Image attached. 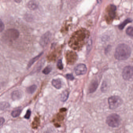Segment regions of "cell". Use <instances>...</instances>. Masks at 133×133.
<instances>
[{
	"instance_id": "4fadbf2b",
	"label": "cell",
	"mask_w": 133,
	"mask_h": 133,
	"mask_svg": "<svg viewBox=\"0 0 133 133\" xmlns=\"http://www.w3.org/2000/svg\"><path fill=\"white\" fill-rule=\"evenodd\" d=\"M28 6L30 10H33L38 8V4L36 1H31L28 3Z\"/></svg>"
},
{
	"instance_id": "52a82bcc",
	"label": "cell",
	"mask_w": 133,
	"mask_h": 133,
	"mask_svg": "<svg viewBox=\"0 0 133 133\" xmlns=\"http://www.w3.org/2000/svg\"><path fill=\"white\" fill-rule=\"evenodd\" d=\"M51 34L49 32H47L43 35L40 39L39 43L43 47L46 46L50 41Z\"/></svg>"
},
{
	"instance_id": "d4e9b609",
	"label": "cell",
	"mask_w": 133,
	"mask_h": 133,
	"mask_svg": "<svg viewBox=\"0 0 133 133\" xmlns=\"http://www.w3.org/2000/svg\"><path fill=\"white\" fill-rule=\"evenodd\" d=\"M31 110L29 109L26 112V114L25 115V118L27 119H29L30 118V116H31Z\"/></svg>"
},
{
	"instance_id": "83f0119b",
	"label": "cell",
	"mask_w": 133,
	"mask_h": 133,
	"mask_svg": "<svg viewBox=\"0 0 133 133\" xmlns=\"http://www.w3.org/2000/svg\"><path fill=\"white\" fill-rule=\"evenodd\" d=\"M5 122V119L3 117H0V126L3 125Z\"/></svg>"
},
{
	"instance_id": "2e32d148",
	"label": "cell",
	"mask_w": 133,
	"mask_h": 133,
	"mask_svg": "<svg viewBox=\"0 0 133 133\" xmlns=\"http://www.w3.org/2000/svg\"><path fill=\"white\" fill-rule=\"evenodd\" d=\"M42 53L40 54L39 55L35 57H34V58L31 59L29 61V62L28 64V68H29L31 67L32 65L37 60H38V59L39 58V57L41 56H42Z\"/></svg>"
},
{
	"instance_id": "603a6c76",
	"label": "cell",
	"mask_w": 133,
	"mask_h": 133,
	"mask_svg": "<svg viewBox=\"0 0 133 133\" xmlns=\"http://www.w3.org/2000/svg\"><path fill=\"white\" fill-rule=\"evenodd\" d=\"M107 84L105 82H103L101 87V91L103 92H105L107 91Z\"/></svg>"
},
{
	"instance_id": "484cf974",
	"label": "cell",
	"mask_w": 133,
	"mask_h": 133,
	"mask_svg": "<svg viewBox=\"0 0 133 133\" xmlns=\"http://www.w3.org/2000/svg\"><path fill=\"white\" fill-rule=\"evenodd\" d=\"M4 29V25L1 19H0V32L3 31Z\"/></svg>"
},
{
	"instance_id": "5bb4252c",
	"label": "cell",
	"mask_w": 133,
	"mask_h": 133,
	"mask_svg": "<svg viewBox=\"0 0 133 133\" xmlns=\"http://www.w3.org/2000/svg\"><path fill=\"white\" fill-rule=\"evenodd\" d=\"M52 84L53 86L57 89H60L61 88V81L59 79H53L52 81Z\"/></svg>"
},
{
	"instance_id": "ffe728a7",
	"label": "cell",
	"mask_w": 133,
	"mask_h": 133,
	"mask_svg": "<svg viewBox=\"0 0 133 133\" xmlns=\"http://www.w3.org/2000/svg\"><path fill=\"white\" fill-rule=\"evenodd\" d=\"M132 22V20L130 18H128L125 20V21L123 22L122 24H121L119 26V28L121 30H122L126 26V25L127 24L130 22Z\"/></svg>"
},
{
	"instance_id": "277c9868",
	"label": "cell",
	"mask_w": 133,
	"mask_h": 133,
	"mask_svg": "<svg viewBox=\"0 0 133 133\" xmlns=\"http://www.w3.org/2000/svg\"><path fill=\"white\" fill-rule=\"evenodd\" d=\"M108 100L109 107L110 109H115L121 106L123 103V99L117 96H110Z\"/></svg>"
},
{
	"instance_id": "7a4b0ae2",
	"label": "cell",
	"mask_w": 133,
	"mask_h": 133,
	"mask_svg": "<svg viewBox=\"0 0 133 133\" xmlns=\"http://www.w3.org/2000/svg\"><path fill=\"white\" fill-rule=\"evenodd\" d=\"M131 52V49L128 45L119 44L116 48L114 56L119 60H125L130 57Z\"/></svg>"
},
{
	"instance_id": "7402d4cb",
	"label": "cell",
	"mask_w": 133,
	"mask_h": 133,
	"mask_svg": "<svg viewBox=\"0 0 133 133\" xmlns=\"http://www.w3.org/2000/svg\"><path fill=\"white\" fill-rule=\"evenodd\" d=\"M126 33L128 35L131 36H133V28L132 27H128L126 30Z\"/></svg>"
},
{
	"instance_id": "e0dca14e",
	"label": "cell",
	"mask_w": 133,
	"mask_h": 133,
	"mask_svg": "<svg viewBox=\"0 0 133 133\" xmlns=\"http://www.w3.org/2000/svg\"><path fill=\"white\" fill-rule=\"evenodd\" d=\"M37 89V86L35 85H33L27 88V92L28 93L32 94L35 92Z\"/></svg>"
},
{
	"instance_id": "4316f807",
	"label": "cell",
	"mask_w": 133,
	"mask_h": 133,
	"mask_svg": "<svg viewBox=\"0 0 133 133\" xmlns=\"http://www.w3.org/2000/svg\"><path fill=\"white\" fill-rule=\"evenodd\" d=\"M66 77L67 79L71 80V81H72V80L74 79V76L72 75V74H67L66 75Z\"/></svg>"
},
{
	"instance_id": "9a60e30c",
	"label": "cell",
	"mask_w": 133,
	"mask_h": 133,
	"mask_svg": "<svg viewBox=\"0 0 133 133\" xmlns=\"http://www.w3.org/2000/svg\"><path fill=\"white\" fill-rule=\"evenodd\" d=\"M69 95V92L67 90H65L63 91L61 96V100L63 102H66L68 99Z\"/></svg>"
},
{
	"instance_id": "30bf717a",
	"label": "cell",
	"mask_w": 133,
	"mask_h": 133,
	"mask_svg": "<svg viewBox=\"0 0 133 133\" xmlns=\"http://www.w3.org/2000/svg\"><path fill=\"white\" fill-rule=\"evenodd\" d=\"M98 83L97 80H94L92 81L89 85V92L90 93H92L95 91L98 88Z\"/></svg>"
},
{
	"instance_id": "5b68a950",
	"label": "cell",
	"mask_w": 133,
	"mask_h": 133,
	"mask_svg": "<svg viewBox=\"0 0 133 133\" xmlns=\"http://www.w3.org/2000/svg\"><path fill=\"white\" fill-rule=\"evenodd\" d=\"M19 31L15 29H10L6 30L4 34V38L6 40L12 41L16 40L19 37Z\"/></svg>"
},
{
	"instance_id": "8fae6325",
	"label": "cell",
	"mask_w": 133,
	"mask_h": 133,
	"mask_svg": "<svg viewBox=\"0 0 133 133\" xmlns=\"http://www.w3.org/2000/svg\"><path fill=\"white\" fill-rule=\"evenodd\" d=\"M116 6L114 5H110L109 8L108 10V17L110 18V19H113L115 17V11H116Z\"/></svg>"
},
{
	"instance_id": "3957f363",
	"label": "cell",
	"mask_w": 133,
	"mask_h": 133,
	"mask_svg": "<svg viewBox=\"0 0 133 133\" xmlns=\"http://www.w3.org/2000/svg\"><path fill=\"white\" fill-rule=\"evenodd\" d=\"M106 122L110 127L116 128L120 125L121 119L118 114L115 113L111 114L107 116Z\"/></svg>"
},
{
	"instance_id": "ac0fdd59",
	"label": "cell",
	"mask_w": 133,
	"mask_h": 133,
	"mask_svg": "<svg viewBox=\"0 0 133 133\" xmlns=\"http://www.w3.org/2000/svg\"><path fill=\"white\" fill-rule=\"evenodd\" d=\"M10 107V104L6 102H1L0 103V110H5Z\"/></svg>"
},
{
	"instance_id": "d6986e66",
	"label": "cell",
	"mask_w": 133,
	"mask_h": 133,
	"mask_svg": "<svg viewBox=\"0 0 133 133\" xmlns=\"http://www.w3.org/2000/svg\"><path fill=\"white\" fill-rule=\"evenodd\" d=\"M22 110L20 109H17L13 110L11 112V116L14 117H17L21 114Z\"/></svg>"
},
{
	"instance_id": "9c48e42d",
	"label": "cell",
	"mask_w": 133,
	"mask_h": 133,
	"mask_svg": "<svg viewBox=\"0 0 133 133\" xmlns=\"http://www.w3.org/2000/svg\"><path fill=\"white\" fill-rule=\"evenodd\" d=\"M67 61L68 63H74L77 59V55L76 53L73 51H69L66 56Z\"/></svg>"
},
{
	"instance_id": "7c38bea8",
	"label": "cell",
	"mask_w": 133,
	"mask_h": 133,
	"mask_svg": "<svg viewBox=\"0 0 133 133\" xmlns=\"http://www.w3.org/2000/svg\"><path fill=\"white\" fill-rule=\"evenodd\" d=\"M11 98L14 100H17L20 99L22 97V94L20 91H14L11 95Z\"/></svg>"
},
{
	"instance_id": "cb8c5ba5",
	"label": "cell",
	"mask_w": 133,
	"mask_h": 133,
	"mask_svg": "<svg viewBox=\"0 0 133 133\" xmlns=\"http://www.w3.org/2000/svg\"><path fill=\"white\" fill-rule=\"evenodd\" d=\"M57 66L59 70H62L63 68V66L61 60H59L57 62Z\"/></svg>"
},
{
	"instance_id": "6da1fadb",
	"label": "cell",
	"mask_w": 133,
	"mask_h": 133,
	"mask_svg": "<svg viewBox=\"0 0 133 133\" xmlns=\"http://www.w3.org/2000/svg\"><path fill=\"white\" fill-rule=\"evenodd\" d=\"M87 36L86 31L82 30L77 32L70 38L69 45L73 49H78L83 45Z\"/></svg>"
},
{
	"instance_id": "44dd1931",
	"label": "cell",
	"mask_w": 133,
	"mask_h": 133,
	"mask_svg": "<svg viewBox=\"0 0 133 133\" xmlns=\"http://www.w3.org/2000/svg\"><path fill=\"white\" fill-rule=\"evenodd\" d=\"M52 68L50 66H48L46 67L44 70L43 71V73L45 75H47L49 74L51 71H52Z\"/></svg>"
},
{
	"instance_id": "ba28073f",
	"label": "cell",
	"mask_w": 133,
	"mask_h": 133,
	"mask_svg": "<svg viewBox=\"0 0 133 133\" xmlns=\"http://www.w3.org/2000/svg\"><path fill=\"white\" fill-rule=\"evenodd\" d=\"M75 74L78 75H83L86 74L87 69L86 66L83 64H80L75 67Z\"/></svg>"
},
{
	"instance_id": "8992f818",
	"label": "cell",
	"mask_w": 133,
	"mask_h": 133,
	"mask_svg": "<svg viewBox=\"0 0 133 133\" xmlns=\"http://www.w3.org/2000/svg\"><path fill=\"white\" fill-rule=\"evenodd\" d=\"M123 78L126 81H130L133 77V68L131 66H127L124 68L122 72Z\"/></svg>"
}]
</instances>
